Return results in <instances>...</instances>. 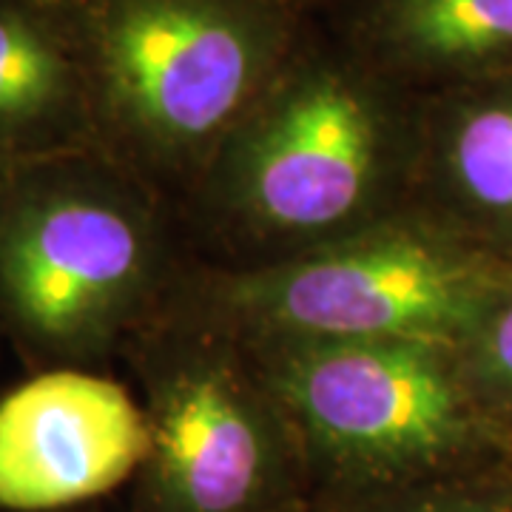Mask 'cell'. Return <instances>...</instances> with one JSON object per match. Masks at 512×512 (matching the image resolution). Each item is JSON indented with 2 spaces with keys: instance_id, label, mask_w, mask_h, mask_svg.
<instances>
[{
  "instance_id": "obj_1",
  "label": "cell",
  "mask_w": 512,
  "mask_h": 512,
  "mask_svg": "<svg viewBox=\"0 0 512 512\" xmlns=\"http://www.w3.org/2000/svg\"><path fill=\"white\" fill-rule=\"evenodd\" d=\"M94 126L157 165L211 163L308 26L296 0H43Z\"/></svg>"
},
{
  "instance_id": "obj_2",
  "label": "cell",
  "mask_w": 512,
  "mask_h": 512,
  "mask_svg": "<svg viewBox=\"0 0 512 512\" xmlns=\"http://www.w3.org/2000/svg\"><path fill=\"white\" fill-rule=\"evenodd\" d=\"M421 97L336 35L305 26L282 69L211 157L228 214L276 242L325 245L370 217L419 154Z\"/></svg>"
},
{
  "instance_id": "obj_3",
  "label": "cell",
  "mask_w": 512,
  "mask_h": 512,
  "mask_svg": "<svg viewBox=\"0 0 512 512\" xmlns=\"http://www.w3.org/2000/svg\"><path fill=\"white\" fill-rule=\"evenodd\" d=\"M504 296L478 259L419 225H379L225 282L268 339H404L456 348Z\"/></svg>"
},
{
  "instance_id": "obj_4",
  "label": "cell",
  "mask_w": 512,
  "mask_h": 512,
  "mask_svg": "<svg viewBox=\"0 0 512 512\" xmlns=\"http://www.w3.org/2000/svg\"><path fill=\"white\" fill-rule=\"evenodd\" d=\"M262 382L313 450L353 476H413L473 436L464 387L439 345L271 339Z\"/></svg>"
},
{
  "instance_id": "obj_5",
  "label": "cell",
  "mask_w": 512,
  "mask_h": 512,
  "mask_svg": "<svg viewBox=\"0 0 512 512\" xmlns=\"http://www.w3.org/2000/svg\"><path fill=\"white\" fill-rule=\"evenodd\" d=\"M148 470L160 512H254L276 487L285 413L217 342H177L148 382Z\"/></svg>"
},
{
  "instance_id": "obj_6",
  "label": "cell",
  "mask_w": 512,
  "mask_h": 512,
  "mask_svg": "<svg viewBox=\"0 0 512 512\" xmlns=\"http://www.w3.org/2000/svg\"><path fill=\"white\" fill-rule=\"evenodd\" d=\"M151 274V234L117 197L57 188L0 225V296L20 328L57 350L92 348L134 308Z\"/></svg>"
},
{
  "instance_id": "obj_7",
  "label": "cell",
  "mask_w": 512,
  "mask_h": 512,
  "mask_svg": "<svg viewBox=\"0 0 512 512\" xmlns=\"http://www.w3.org/2000/svg\"><path fill=\"white\" fill-rule=\"evenodd\" d=\"M151 450L146 413L120 384L57 370L0 402V507L40 512L117 487Z\"/></svg>"
},
{
  "instance_id": "obj_8",
  "label": "cell",
  "mask_w": 512,
  "mask_h": 512,
  "mask_svg": "<svg viewBox=\"0 0 512 512\" xmlns=\"http://www.w3.org/2000/svg\"><path fill=\"white\" fill-rule=\"evenodd\" d=\"M356 55L416 97L512 74V0H330Z\"/></svg>"
},
{
  "instance_id": "obj_9",
  "label": "cell",
  "mask_w": 512,
  "mask_h": 512,
  "mask_svg": "<svg viewBox=\"0 0 512 512\" xmlns=\"http://www.w3.org/2000/svg\"><path fill=\"white\" fill-rule=\"evenodd\" d=\"M94 126L86 80L43 0H0V148Z\"/></svg>"
},
{
  "instance_id": "obj_10",
  "label": "cell",
  "mask_w": 512,
  "mask_h": 512,
  "mask_svg": "<svg viewBox=\"0 0 512 512\" xmlns=\"http://www.w3.org/2000/svg\"><path fill=\"white\" fill-rule=\"evenodd\" d=\"M419 148L458 202L512 222V74L421 97Z\"/></svg>"
},
{
  "instance_id": "obj_11",
  "label": "cell",
  "mask_w": 512,
  "mask_h": 512,
  "mask_svg": "<svg viewBox=\"0 0 512 512\" xmlns=\"http://www.w3.org/2000/svg\"><path fill=\"white\" fill-rule=\"evenodd\" d=\"M467 345L478 382L512 399V291L495 302Z\"/></svg>"
},
{
  "instance_id": "obj_12",
  "label": "cell",
  "mask_w": 512,
  "mask_h": 512,
  "mask_svg": "<svg viewBox=\"0 0 512 512\" xmlns=\"http://www.w3.org/2000/svg\"><path fill=\"white\" fill-rule=\"evenodd\" d=\"M390 512H501L493 507L490 501L476 498V495H461V493H439V495H424V498H413L402 507Z\"/></svg>"
},
{
  "instance_id": "obj_13",
  "label": "cell",
  "mask_w": 512,
  "mask_h": 512,
  "mask_svg": "<svg viewBox=\"0 0 512 512\" xmlns=\"http://www.w3.org/2000/svg\"><path fill=\"white\" fill-rule=\"evenodd\" d=\"M305 12H311V9H316V6H328L330 0H296Z\"/></svg>"
},
{
  "instance_id": "obj_14",
  "label": "cell",
  "mask_w": 512,
  "mask_h": 512,
  "mask_svg": "<svg viewBox=\"0 0 512 512\" xmlns=\"http://www.w3.org/2000/svg\"><path fill=\"white\" fill-rule=\"evenodd\" d=\"M0 177H3V168H0Z\"/></svg>"
}]
</instances>
